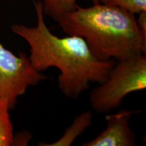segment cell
<instances>
[{
	"label": "cell",
	"instance_id": "cell-1",
	"mask_svg": "<svg viewBox=\"0 0 146 146\" xmlns=\"http://www.w3.org/2000/svg\"><path fill=\"white\" fill-rule=\"evenodd\" d=\"M35 27L14 24L12 31L30 46L29 60L39 72L55 67L60 70L58 86L67 98L77 99L91 83H102L114 65V60L102 61L95 57L83 38L76 35L58 37L47 28L43 4L34 0Z\"/></svg>",
	"mask_w": 146,
	"mask_h": 146
},
{
	"label": "cell",
	"instance_id": "cell-2",
	"mask_svg": "<svg viewBox=\"0 0 146 146\" xmlns=\"http://www.w3.org/2000/svg\"><path fill=\"white\" fill-rule=\"evenodd\" d=\"M58 23L65 33L83 38L91 53L102 61L146 53V37L140 32L135 16L118 7L100 2L87 8L77 5Z\"/></svg>",
	"mask_w": 146,
	"mask_h": 146
},
{
	"label": "cell",
	"instance_id": "cell-3",
	"mask_svg": "<svg viewBox=\"0 0 146 146\" xmlns=\"http://www.w3.org/2000/svg\"><path fill=\"white\" fill-rule=\"evenodd\" d=\"M146 88L145 54L116 60L104 81L93 89L89 96L91 108L106 114L118 108L131 93Z\"/></svg>",
	"mask_w": 146,
	"mask_h": 146
},
{
	"label": "cell",
	"instance_id": "cell-4",
	"mask_svg": "<svg viewBox=\"0 0 146 146\" xmlns=\"http://www.w3.org/2000/svg\"><path fill=\"white\" fill-rule=\"evenodd\" d=\"M47 78L34 68L25 53L16 56L0 42V101L8 102L9 109L14 108L18 97L25 95L29 87Z\"/></svg>",
	"mask_w": 146,
	"mask_h": 146
},
{
	"label": "cell",
	"instance_id": "cell-5",
	"mask_svg": "<svg viewBox=\"0 0 146 146\" xmlns=\"http://www.w3.org/2000/svg\"><path fill=\"white\" fill-rule=\"evenodd\" d=\"M137 111L122 110L106 116L107 127L94 139L82 144L83 146H134L135 134L129 127V120Z\"/></svg>",
	"mask_w": 146,
	"mask_h": 146
},
{
	"label": "cell",
	"instance_id": "cell-6",
	"mask_svg": "<svg viewBox=\"0 0 146 146\" xmlns=\"http://www.w3.org/2000/svg\"><path fill=\"white\" fill-rule=\"evenodd\" d=\"M93 112L85 111L76 116L72 123L65 131L64 133L59 139L52 143H39L40 146H70L80 135L91 125Z\"/></svg>",
	"mask_w": 146,
	"mask_h": 146
},
{
	"label": "cell",
	"instance_id": "cell-7",
	"mask_svg": "<svg viewBox=\"0 0 146 146\" xmlns=\"http://www.w3.org/2000/svg\"><path fill=\"white\" fill-rule=\"evenodd\" d=\"M43 4V14L50 16L58 22L60 17L67 12L74 10L77 5L78 0H38ZM93 3L100 2V0H90Z\"/></svg>",
	"mask_w": 146,
	"mask_h": 146
},
{
	"label": "cell",
	"instance_id": "cell-8",
	"mask_svg": "<svg viewBox=\"0 0 146 146\" xmlns=\"http://www.w3.org/2000/svg\"><path fill=\"white\" fill-rule=\"evenodd\" d=\"M8 102L0 101V146H10L13 143V126L9 114Z\"/></svg>",
	"mask_w": 146,
	"mask_h": 146
},
{
	"label": "cell",
	"instance_id": "cell-9",
	"mask_svg": "<svg viewBox=\"0 0 146 146\" xmlns=\"http://www.w3.org/2000/svg\"><path fill=\"white\" fill-rule=\"evenodd\" d=\"M100 2L118 7L134 15L146 11V0H100Z\"/></svg>",
	"mask_w": 146,
	"mask_h": 146
},
{
	"label": "cell",
	"instance_id": "cell-10",
	"mask_svg": "<svg viewBox=\"0 0 146 146\" xmlns=\"http://www.w3.org/2000/svg\"><path fill=\"white\" fill-rule=\"evenodd\" d=\"M136 21L140 32L146 37V11L138 14V18H136Z\"/></svg>",
	"mask_w": 146,
	"mask_h": 146
},
{
	"label": "cell",
	"instance_id": "cell-11",
	"mask_svg": "<svg viewBox=\"0 0 146 146\" xmlns=\"http://www.w3.org/2000/svg\"><path fill=\"white\" fill-rule=\"evenodd\" d=\"M21 135H18V137H14V139H13V143L12 145H14V143H17L18 141H20L19 145H27V143H29V141H30V139H31V135L29 133H21Z\"/></svg>",
	"mask_w": 146,
	"mask_h": 146
}]
</instances>
